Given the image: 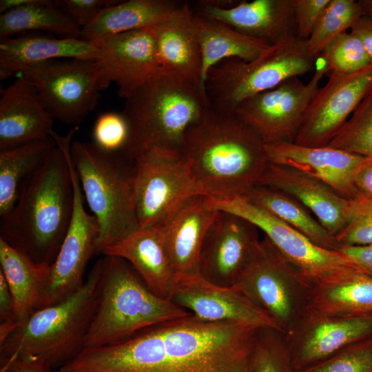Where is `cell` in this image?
I'll list each match as a JSON object with an SVG mask.
<instances>
[{
  "mask_svg": "<svg viewBox=\"0 0 372 372\" xmlns=\"http://www.w3.org/2000/svg\"><path fill=\"white\" fill-rule=\"evenodd\" d=\"M258 329L189 316L98 347L96 372H251Z\"/></svg>",
  "mask_w": 372,
  "mask_h": 372,
  "instance_id": "cell-1",
  "label": "cell"
},
{
  "mask_svg": "<svg viewBox=\"0 0 372 372\" xmlns=\"http://www.w3.org/2000/svg\"><path fill=\"white\" fill-rule=\"evenodd\" d=\"M180 152L206 197L245 195L269 164L264 142L234 110L210 106L185 132Z\"/></svg>",
  "mask_w": 372,
  "mask_h": 372,
  "instance_id": "cell-2",
  "label": "cell"
},
{
  "mask_svg": "<svg viewBox=\"0 0 372 372\" xmlns=\"http://www.w3.org/2000/svg\"><path fill=\"white\" fill-rule=\"evenodd\" d=\"M78 129L64 136L51 133L55 147L23 183L12 209L1 217L0 238L38 263L52 265L70 226L73 189L66 149Z\"/></svg>",
  "mask_w": 372,
  "mask_h": 372,
  "instance_id": "cell-3",
  "label": "cell"
},
{
  "mask_svg": "<svg viewBox=\"0 0 372 372\" xmlns=\"http://www.w3.org/2000/svg\"><path fill=\"white\" fill-rule=\"evenodd\" d=\"M102 258L83 283L61 302L34 311L0 344V370L19 360H40L59 368L85 347L97 307Z\"/></svg>",
  "mask_w": 372,
  "mask_h": 372,
  "instance_id": "cell-4",
  "label": "cell"
},
{
  "mask_svg": "<svg viewBox=\"0 0 372 372\" xmlns=\"http://www.w3.org/2000/svg\"><path fill=\"white\" fill-rule=\"evenodd\" d=\"M99 301L85 347L125 340L138 332L190 313L153 293L125 260L104 256Z\"/></svg>",
  "mask_w": 372,
  "mask_h": 372,
  "instance_id": "cell-5",
  "label": "cell"
},
{
  "mask_svg": "<svg viewBox=\"0 0 372 372\" xmlns=\"http://www.w3.org/2000/svg\"><path fill=\"white\" fill-rule=\"evenodd\" d=\"M208 106L199 91L157 73L125 99L128 138L121 153L134 161L156 148L180 152L185 132Z\"/></svg>",
  "mask_w": 372,
  "mask_h": 372,
  "instance_id": "cell-6",
  "label": "cell"
},
{
  "mask_svg": "<svg viewBox=\"0 0 372 372\" xmlns=\"http://www.w3.org/2000/svg\"><path fill=\"white\" fill-rule=\"evenodd\" d=\"M83 196L99 225L96 254L139 228L133 200L134 161L92 141L72 143Z\"/></svg>",
  "mask_w": 372,
  "mask_h": 372,
  "instance_id": "cell-7",
  "label": "cell"
},
{
  "mask_svg": "<svg viewBox=\"0 0 372 372\" xmlns=\"http://www.w3.org/2000/svg\"><path fill=\"white\" fill-rule=\"evenodd\" d=\"M318 58L307 41L292 37L271 45L250 61L231 58L213 67L205 83L209 106L234 110L240 103L283 81L313 71Z\"/></svg>",
  "mask_w": 372,
  "mask_h": 372,
  "instance_id": "cell-8",
  "label": "cell"
},
{
  "mask_svg": "<svg viewBox=\"0 0 372 372\" xmlns=\"http://www.w3.org/2000/svg\"><path fill=\"white\" fill-rule=\"evenodd\" d=\"M134 161L133 200L139 228L163 225L192 198L204 196L180 151L152 149Z\"/></svg>",
  "mask_w": 372,
  "mask_h": 372,
  "instance_id": "cell-9",
  "label": "cell"
},
{
  "mask_svg": "<svg viewBox=\"0 0 372 372\" xmlns=\"http://www.w3.org/2000/svg\"><path fill=\"white\" fill-rule=\"evenodd\" d=\"M205 201L209 208L239 216L261 230L298 272L307 289L355 267L340 251L318 246L245 195L205 197Z\"/></svg>",
  "mask_w": 372,
  "mask_h": 372,
  "instance_id": "cell-10",
  "label": "cell"
},
{
  "mask_svg": "<svg viewBox=\"0 0 372 372\" xmlns=\"http://www.w3.org/2000/svg\"><path fill=\"white\" fill-rule=\"evenodd\" d=\"M289 334L301 317L307 287L298 272L265 236L233 286Z\"/></svg>",
  "mask_w": 372,
  "mask_h": 372,
  "instance_id": "cell-11",
  "label": "cell"
},
{
  "mask_svg": "<svg viewBox=\"0 0 372 372\" xmlns=\"http://www.w3.org/2000/svg\"><path fill=\"white\" fill-rule=\"evenodd\" d=\"M17 76L33 84L54 120L68 125L81 123L96 108L102 91L96 60H51L26 67Z\"/></svg>",
  "mask_w": 372,
  "mask_h": 372,
  "instance_id": "cell-12",
  "label": "cell"
},
{
  "mask_svg": "<svg viewBox=\"0 0 372 372\" xmlns=\"http://www.w3.org/2000/svg\"><path fill=\"white\" fill-rule=\"evenodd\" d=\"M320 63L307 83L290 78L245 99L234 110L265 144L294 142L319 83L327 74Z\"/></svg>",
  "mask_w": 372,
  "mask_h": 372,
  "instance_id": "cell-13",
  "label": "cell"
},
{
  "mask_svg": "<svg viewBox=\"0 0 372 372\" xmlns=\"http://www.w3.org/2000/svg\"><path fill=\"white\" fill-rule=\"evenodd\" d=\"M73 189V210L70 226L58 255L50 266L47 285L38 309L58 303L84 282L86 266L96 254L99 225L96 217L84 207V196L72 161L71 145L66 149Z\"/></svg>",
  "mask_w": 372,
  "mask_h": 372,
  "instance_id": "cell-14",
  "label": "cell"
},
{
  "mask_svg": "<svg viewBox=\"0 0 372 372\" xmlns=\"http://www.w3.org/2000/svg\"><path fill=\"white\" fill-rule=\"evenodd\" d=\"M371 90L372 62L353 73H330L310 102L293 143L327 146Z\"/></svg>",
  "mask_w": 372,
  "mask_h": 372,
  "instance_id": "cell-15",
  "label": "cell"
},
{
  "mask_svg": "<svg viewBox=\"0 0 372 372\" xmlns=\"http://www.w3.org/2000/svg\"><path fill=\"white\" fill-rule=\"evenodd\" d=\"M102 90L114 82L125 100L160 72L152 27L116 34L95 41Z\"/></svg>",
  "mask_w": 372,
  "mask_h": 372,
  "instance_id": "cell-16",
  "label": "cell"
},
{
  "mask_svg": "<svg viewBox=\"0 0 372 372\" xmlns=\"http://www.w3.org/2000/svg\"><path fill=\"white\" fill-rule=\"evenodd\" d=\"M259 240L258 229L236 214L218 210L204 238L200 275L223 287H233L248 266Z\"/></svg>",
  "mask_w": 372,
  "mask_h": 372,
  "instance_id": "cell-17",
  "label": "cell"
},
{
  "mask_svg": "<svg viewBox=\"0 0 372 372\" xmlns=\"http://www.w3.org/2000/svg\"><path fill=\"white\" fill-rule=\"evenodd\" d=\"M170 300L202 320L234 322L285 335L271 316L234 287L213 284L200 275L178 281Z\"/></svg>",
  "mask_w": 372,
  "mask_h": 372,
  "instance_id": "cell-18",
  "label": "cell"
},
{
  "mask_svg": "<svg viewBox=\"0 0 372 372\" xmlns=\"http://www.w3.org/2000/svg\"><path fill=\"white\" fill-rule=\"evenodd\" d=\"M269 162L293 168L318 180L348 199L358 194L355 180L372 158L339 149L306 147L295 143L265 144Z\"/></svg>",
  "mask_w": 372,
  "mask_h": 372,
  "instance_id": "cell-19",
  "label": "cell"
},
{
  "mask_svg": "<svg viewBox=\"0 0 372 372\" xmlns=\"http://www.w3.org/2000/svg\"><path fill=\"white\" fill-rule=\"evenodd\" d=\"M152 28L160 72L199 91L207 100L202 85L201 47L191 4L182 3L168 18Z\"/></svg>",
  "mask_w": 372,
  "mask_h": 372,
  "instance_id": "cell-20",
  "label": "cell"
},
{
  "mask_svg": "<svg viewBox=\"0 0 372 372\" xmlns=\"http://www.w3.org/2000/svg\"><path fill=\"white\" fill-rule=\"evenodd\" d=\"M194 12L218 21L271 45L296 36L293 0L239 1L231 7L211 6L198 1Z\"/></svg>",
  "mask_w": 372,
  "mask_h": 372,
  "instance_id": "cell-21",
  "label": "cell"
},
{
  "mask_svg": "<svg viewBox=\"0 0 372 372\" xmlns=\"http://www.w3.org/2000/svg\"><path fill=\"white\" fill-rule=\"evenodd\" d=\"M280 191L296 199L314 214L333 236L349 221L351 199L336 193L324 183L293 168L270 163L259 184Z\"/></svg>",
  "mask_w": 372,
  "mask_h": 372,
  "instance_id": "cell-22",
  "label": "cell"
},
{
  "mask_svg": "<svg viewBox=\"0 0 372 372\" xmlns=\"http://www.w3.org/2000/svg\"><path fill=\"white\" fill-rule=\"evenodd\" d=\"M299 320L301 324L287 336H295L296 360L301 366L327 358L372 337V315L326 316L302 313Z\"/></svg>",
  "mask_w": 372,
  "mask_h": 372,
  "instance_id": "cell-23",
  "label": "cell"
},
{
  "mask_svg": "<svg viewBox=\"0 0 372 372\" xmlns=\"http://www.w3.org/2000/svg\"><path fill=\"white\" fill-rule=\"evenodd\" d=\"M54 119L37 89L17 76L0 97V150L50 137Z\"/></svg>",
  "mask_w": 372,
  "mask_h": 372,
  "instance_id": "cell-24",
  "label": "cell"
},
{
  "mask_svg": "<svg viewBox=\"0 0 372 372\" xmlns=\"http://www.w3.org/2000/svg\"><path fill=\"white\" fill-rule=\"evenodd\" d=\"M101 254L125 260L153 293L170 300L176 276L162 225L138 228L121 240L104 248Z\"/></svg>",
  "mask_w": 372,
  "mask_h": 372,
  "instance_id": "cell-25",
  "label": "cell"
},
{
  "mask_svg": "<svg viewBox=\"0 0 372 372\" xmlns=\"http://www.w3.org/2000/svg\"><path fill=\"white\" fill-rule=\"evenodd\" d=\"M217 214L218 210L209 208L205 196L200 195L192 198L162 225L176 282L200 275L202 245Z\"/></svg>",
  "mask_w": 372,
  "mask_h": 372,
  "instance_id": "cell-26",
  "label": "cell"
},
{
  "mask_svg": "<svg viewBox=\"0 0 372 372\" xmlns=\"http://www.w3.org/2000/svg\"><path fill=\"white\" fill-rule=\"evenodd\" d=\"M95 41L74 37L28 34L0 39V79L17 76L25 68L56 59L95 60Z\"/></svg>",
  "mask_w": 372,
  "mask_h": 372,
  "instance_id": "cell-27",
  "label": "cell"
},
{
  "mask_svg": "<svg viewBox=\"0 0 372 372\" xmlns=\"http://www.w3.org/2000/svg\"><path fill=\"white\" fill-rule=\"evenodd\" d=\"M303 313L326 316L372 315V274L352 267L310 287Z\"/></svg>",
  "mask_w": 372,
  "mask_h": 372,
  "instance_id": "cell-28",
  "label": "cell"
},
{
  "mask_svg": "<svg viewBox=\"0 0 372 372\" xmlns=\"http://www.w3.org/2000/svg\"><path fill=\"white\" fill-rule=\"evenodd\" d=\"M0 271L10 290L20 325L39 308L50 265L38 263L0 238Z\"/></svg>",
  "mask_w": 372,
  "mask_h": 372,
  "instance_id": "cell-29",
  "label": "cell"
},
{
  "mask_svg": "<svg viewBox=\"0 0 372 372\" xmlns=\"http://www.w3.org/2000/svg\"><path fill=\"white\" fill-rule=\"evenodd\" d=\"M181 3L172 0L119 1L103 10L92 23L83 28L80 39L96 41L110 35L156 26Z\"/></svg>",
  "mask_w": 372,
  "mask_h": 372,
  "instance_id": "cell-30",
  "label": "cell"
},
{
  "mask_svg": "<svg viewBox=\"0 0 372 372\" xmlns=\"http://www.w3.org/2000/svg\"><path fill=\"white\" fill-rule=\"evenodd\" d=\"M194 21L202 51V85L205 93L207 75L213 67L231 58L252 61L271 45L265 41L196 12Z\"/></svg>",
  "mask_w": 372,
  "mask_h": 372,
  "instance_id": "cell-31",
  "label": "cell"
},
{
  "mask_svg": "<svg viewBox=\"0 0 372 372\" xmlns=\"http://www.w3.org/2000/svg\"><path fill=\"white\" fill-rule=\"evenodd\" d=\"M50 136L0 150V216L15 205L23 183L43 163L55 147Z\"/></svg>",
  "mask_w": 372,
  "mask_h": 372,
  "instance_id": "cell-32",
  "label": "cell"
},
{
  "mask_svg": "<svg viewBox=\"0 0 372 372\" xmlns=\"http://www.w3.org/2000/svg\"><path fill=\"white\" fill-rule=\"evenodd\" d=\"M245 196L318 246L333 250L339 248L335 237L311 216L306 207L290 196L260 185L253 187Z\"/></svg>",
  "mask_w": 372,
  "mask_h": 372,
  "instance_id": "cell-33",
  "label": "cell"
},
{
  "mask_svg": "<svg viewBox=\"0 0 372 372\" xmlns=\"http://www.w3.org/2000/svg\"><path fill=\"white\" fill-rule=\"evenodd\" d=\"M81 30V27L55 6L54 1L36 0L0 14V39L32 31L80 39Z\"/></svg>",
  "mask_w": 372,
  "mask_h": 372,
  "instance_id": "cell-34",
  "label": "cell"
},
{
  "mask_svg": "<svg viewBox=\"0 0 372 372\" xmlns=\"http://www.w3.org/2000/svg\"><path fill=\"white\" fill-rule=\"evenodd\" d=\"M363 14L359 1L330 0L306 41L309 52L319 58L331 40L347 30H350Z\"/></svg>",
  "mask_w": 372,
  "mask_h": 372,
  "instance_id": "cell-35",
  "label": "cell"
},
{
  "mask_svg": "<svg viewBox=\"0 0 372 372\" xmlns=\"http://www.w3.org/2000/svg\"><path fill=\"white\" fill-rule=\"evenodd\" d=\"M327 146L372 158V90Z\"/></svg>",
  "mask_w": 372,
  "mask_h": 372,
  "instance_id": "cell-36",
  "label": "cell"
},
{
  "mask_svg": "<svg viewBox=\"0 0 372 372\" xmlns=\"http://www.w3.org/2000/svg\"><path fill=\"white\" fill-rule=\"evenodd\" d=\"M318 59L327 74L353 73L371 63L361 40L351 31L343 32L331 40Z\"/></svg>",
  "mask_w": 372,
  "mask_h": 372,
  "instance_id": "cell-37",
  "label": "cell"
},
{
  "mask_svg": "<svg viewBox=\"0 0 372 372\" xmlns=\"http://www.w3.org/2000/svg\"><path fill=\"white\" fill-rule=\"evenodd\" d=\"M285 335L271 329H258L251 372H291Z\"/></svg>",
  "mask_w": 372,
  "mask_h": 372,
  "instance_id": "cell-38",
  "label": "cell"
},
{
  "mask_svg": "<svg viewBox=\"0 0 372 372\" xmlns=\"http://www.w3.org/2000/svg\"><path fill=\"white\" fill-rule=\"evenodd\" d=\"M334 237L339 248L372 244V198L359 193L351 199L349 221Z\"/></svg>",
  "mask_w": 372,
  "mask_h": 372,
  "instance_id": "cell-39",
  "label": "cell"
},
{
  "mask_svg": "<svg viewBox=\"0 0 372 372\" xmlns=\"http://www.w3.org/2000/svg\"><path fill=\"white\" fill-rule=\"evenodd\" d=\"M333 357L300 372H372V337L353 344Z\"/></svg>",
  "mask_w": 372,
  "mask_h": 372,
  "instance_id": "cell-40",
  "label": "cell"
},
{
  "mask_svg": "<svg viewBox=\"0 0 372 372\" xmlns=\"http://www.w3.org/2000/svg\"><path fill=\"white\" fill-rule=\"evenodd\" d=\"M128 138V126L121 113L106 112L99 116L92 131V142L110 152H121Z\"/></svg>",
  "mask_w": 372,
  "mask_h": 372,
  "instance_id": "cell-41",
  "label": "cell"
},
{
  "mask_svg": "<svg viewBox=\"0 0 372 372\" xmlns=\"http://www.w3.org/2000/svg\"><path fill=\"white\" fill-rule=\"evenodd\" d=\"M117 0H56L55 6L82 28L92 23L105 8Z\"/></svg>",
  "mask_w": 372,
  "mask_h": 372,
  "instance_id": "cell-42",
  "label": "cell"
},
{
  "mask_svg": "<svg viewBox=\"0 0 372 372\" xmlns=\"http://www.w3.org/2000/svg\"><path fill=\"white\" fill-rule=\"evenodd\" d=\"M330 0H293L297 39L307 41Z\"/></svg>",
  "mask_w": 372,
  "mask_h": 372,
  "instance_id": "cell-43",
  "label": "cell"
},
{
  "mask_svg": "<svg viewBox=\"0 0 372 372\" xmlns=\"http://www.w3.org/2000/svg\"><path fill=\"white\" fill-rule=\"evenodd\" d=\"M20 326L17 321L8 285L0 271V344Z\"/></svg>",
  "mask_w": 372,
  "mask_h": 372,
  "instance_id": "cell-44",
  "label": "cell"
},
{
  "mask_svg": "<svg viewBox=\"0 0 372 372\" xmlns=\"http://www.w3.org/2000/svg\"><path fill=\"white\" fill-rule=\"evenodd\" d=\"M340 251L356 268L372 274V244L359 246H343Z\"/></svg>",
  "mask_w": 372,
  "mask_h": 372,
  "instance_id": "cell-45",
  "label": "cell"
},
{
  "mask_svg": "<svg viewBox=\"0 0 372 372\" xmlns=\"http://www.w3.org/2000/svg\"><path fill=\"white\" fill-rule=\"evenodd\" d=\"M350 31L361 40L372 62V17L363 14L354 23Z\"/></svg>",
  "mask_w": 372,
  "mask_h": 372,
  "instance_id": "cell-46",
  "label": "cell"
},
{
  "mask_svg": "<svg viewBox=\"0 0 372 372\" xmlns=\"http://www.w3.org/2000/svg\"><path fill=\"white\" fill-rule=\"evenodd\" d=\"M52 366L45 361L40 360H17L0 372H51Z\"/></svg>",
  "mask_w": 372,
  "mask_h": 372,
  "instance_id": "cell-47",
  "label": "cell"
},
{
  "mask_svg": "<svg viewBox=\"0 0 372 372\" xmlns=\"http://www.w3.org/2000/svg\"><path fill=\"white\" fill-rule=\"evenodd\" d=\"M355 185L360 194L372 198V163L358 173Z\"/></svg>",
  "mask_w": 372,
  "mask_h": 372,
  "instance_id": "cell-48",
  "label": "cell"
},
{
  "mask_svg": "<svg viewBox=\"0 0 372 372\" xmlns=\"http://www.w3.org/2000/svg\"><path fill=\"white\" fill-rule=\"evenodd\" d=\"M363 13L372 17V0H360Z\"/></svg>",
  "mask_w": 372,
  "mask_h": 372,
  "instance_id": "cell-49",
  "label": "cell"
},
{
  "mask_svg": "<svg viewBox=\"0 0 372 372\" xmlns=\"http://www.w3.org/2000/svg\"><path fill=\"white\" fill-rule=\"evenodd\" d=\"M56 372H60V371H56Z\"/></svg>",
  "mask_w": 372,
  "mask_h": 372,
  "instance_id": "cell-50",
  "label": "cell"
}]
</instances>
